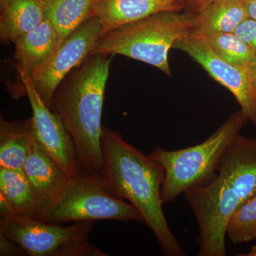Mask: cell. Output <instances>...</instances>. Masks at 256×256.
<instances>
[{
	"mask_svg": "<svg viewBox=\"0 0 256 256\" xmlns=\"http://www.w3.org/2000/svg\"><path fill=\"white\" fill-rule=\"evenodd\" d=\"M256 193V138L238 134L215 174L183 194L198 224V256L226 255L227 226L239 207Z\"/></svg>",
	"mask_w": 256,
	"mask_h": 256,
	"instance_id": "6da1fadb",
	"label": "cell"
},
{
	"mask_svg": "<svg viewBox=\"0 0 256 256\" xmlns=\"http://www.w3.org/2000/svg\"><path fill=\"white\" fill-rule=\"evenodd\" d=\"M101 148L102 163L100 176L106 188L138 210L142 222L156 236L163 254L186 255L172 232L163 212V166L126 142L118 133L107 128L102 129Z\"/></svg>",
	"mask_w": 256,
	"mask_h": 256,
	"instance_id": "7a4b0ae2",
	"label": "cell"
},
{
	"mask_svg": "<svg viewBox=\"0 0 256 256\" xmlns=\"http://www.w3.org/2000/svg\"><path fill=\"white\" fill-rule=\"evenodd\" d=\"M112 56H89L60 82L50 105L72 137L86 174L100 175L102 168L101 118Z\"/></svg>",
	"mask_w": 256,
	"mask_h": 256,
	"instance_id": "3957f363",
	"label": "cell"
},
{
	"mask_svg": "<svg viewBox=\"0 0 256 256\" xmlns=\"http://www.w3.org/2000/svg\"><path fill=\"white\" fill-rule=\"evenodd\" d=\"M194 18L195 14L180 11L156 13L106 32L90 55L124 56L153 66L170 76V50L191 34Z\"/></svg>",
	"mask_w": 256,
	"mask_h": 256,
	"instance_id": "277c9868",
	"label": "cell"
},
{
	"mask_svg": "<svg viewBox=\"0 0 256 256\" xmlns=\"http://www.w3.org/2000/svg\"><path fill=\"white\" fill-rule=\"evenodd\" d=\"M248 121L242 110L235 112L204 142L183 149L156 148L148 156L163 166L164 204L214 176L226 150Z\"/></svg>",
	"mask_w": 256,
	"mask_h": 256,
	"instance_id": "5b68a950",
	"label": "cell"
},
{
	"mask_svg": "<svg viewBox=\"0 0 256 256\" xmlns=\"http://www.w3.org/2000/svg\"><path fill=\"white\" fill-rule=\"evenodd\" d=\"M36 218L56 224L97 220L142 222L131 204L109 191L100 175L84 172L69 178Z\"/></svg>",
	"mask_w": 256,
	"mask_h": 256,
	"instance_id": "8992f818",
	"label": "cell"
},
{
	"mask_svg": "<svg viewBox=\"0 0 256 256\" xmlns=\"http://www.w3.org/2000/svg\"><path fill=\"white\" fill-rule=\"evenodd\" d=\"M94 222L73 225L10 216L0 220V232L20 244L30 256H106L89 238Z\"/></svg>",
	"mask_w": 256,
	"mask_h": 256,
	"instance_id": "52a82bcc",
	"label": "cell"
},
{
	"mask_svg": "<svg viewBox=\"0 0 256 256\" xmlns=\"http://www.w3.org/2000/svg\"><path fill=\"white\" fill-rule=\"evenodd\" d=\"M104 34V26L97 15L88 18L60 42L48 62L30 76L48 107L60 82L90 55Z\"/></svg>",
	"mask_w": 256,
	"mask_h": 256,
	"instance_id": "ba28073f",
	"label": "cell"
},
{
	"mask_svg": "<svg viewBox=\"0 0 256 256\" xmlns=\"http://www.w3.org/2000/svg\"><path fill=\"white\" fill-rule=\"evenodd\" d=\"M174 48L184 52L210 76L232 92L244 116L256 126V84L252 67L230 63L212 50L203 37L190 34Z\"/></svg>",
	"mask_w": 256,
	"mask_h": 256,
	"instance_id": "9c48e42d",
	"label": "cell"
},
{
	"mask_svg": "<svg viewBox=\"0 0 256 256\" xmlns=\"http://www.w3.org/2000/svg\"><path fill=\"white\" fill-rule=\"evenodd\" d=\"M32 110L35 140L60 164L69 178L82 173L73 140L60 116L43 100L28 73L16 66Z\"/></svg>",
	"mask_w": 256,
	"mask_h": 256,
	"instance_id": "30bf717a",
	"label": "cell"
},
{
	"mask_svg": "<svg viewBox=\"0 0 256 256\" xmlns=\"http://www.w3.org/2000/svg\"><path fill=\"white\" fill-rule=\"evenodd\" d=\"M22 170L32 193L43 205L42 210L60 193L70 178L35 139Z\"/></svg>",
	"mask_w": 256,
	"mask_h": 256,
	"instance_id": "8fae6325",
	"label": "cell"
},
{
	"mask_svg": "<svg viewBox=\"0 0 256 256\" xmlns=\"http://www.w3.org/2000/svg\"><path fill=\"white\" fill-rule=\"evenodd\" d=\"M183 6V0H98L96 15L105 34L156 13L180 11Z\"/></svg>",
	"mask_w": 256,
	"mask_h": 256,
	"instance_id": "7c38bea8",
	"label": "cell"
},
{
	"mask_svg": "<svg viewBox=\"0 0 256 256\" xmlns=\"http://www.w3.org/2000/svg\"><path fill=\"white\" fill-rule=\"evenodd\" d=\"M14 44L16 64L33 75L48 62L58 45V32L48 18L32 31L18 37Z\"/></svg>",
	"mask_w": 256,
	"mask_h": 256,
	"instance_id": "4fadbf2b",
	"label": "cell"
},
{
	"mask_svg": "<svg viewBox=\"0 0 256 256\" xmlns=\"http://www.w3.org/2000/svg\"><path fill=\"white\" fill-rule=\"evenodd\" d=\"M42 208L43 205L32 193L22 170L0 168L1 218L10 216L37 218Z\"/></svg>",
	"mask_w": 256,
	"mask_h": 256,
	"instance_id": "5bb4252c",
	"label": "cell"
},
{
	"mask_svg": "<svg viewBox=\"0 0 256 256\" xmlns=\"http://www.w3.org/2000/svg\"><path fill=\"white\" fill-rule=\"evenodd\" d=\"M192 34L232 33L248 18L244 0H217L197 10Z\"/></svg>",
	"mask_w": 256,
	"mask_h": 256,
	"instance_id": "9a60e30c",
	"label": "cell"
},
{
	"mask_svg": "<svg viewBox=\"0 0 256 256\" xmlns=\"http://www.w3.org/2000/svg\"><path fill=\"white\" fill-rule=\"evenodd\" d=\"M2 41L14 42L46 18L44 0H9L1 10Z\"/></svg>",
	"mask_w": 256,
	"mask_h": 256,
	"instance_id": "2e32d148",
	"label": "cell"
},
{
	"mask_svg": "<svg viewBox=\"0 0 256 256\" xmlns=\"http://www.w3.org/2000/svg\"><path fill=\"white\" fill-rule=\"evenodd\" d=\"M34 141L32 118L0 124V168L22 170Z\"/></svg>",
	"mask_w": 256,
	"mask_h": 256,
	"instance_id": "e0dca14e",
	"label": "cell"
},
{
	"mask_svg": "<svg viewBox=\"0 0 256 256\" xmlns=\"http://www.w3.org/2000/svg\"><path fill=\"white\" fill-rule=\"evenodd\" d=\"M98 0H44L46 18L58 32V44L88 18L96 16Z\"/></svg>",
	"mask_w": 256,
	"mask_h": 256,
	"instance_id": "ac0fdd59",
	"label": "cell"
},
{
	"mask_svg": "<svg viewBox=\"0 0 256 256\" xmlns=\"http://www.w3.org/2000/svg\"><path fill=\"white\" fill-rule=\"evenodd\" d=\"M202 37L216 53L230 63L249 67L256 64V52L234 32Z\"/></svg>",
	"mask_w": 256,
	"mask_h": 256,
	"instance_id": "d6986e66",
	"label": "cell"
},
{
	"mask_svg": "<svg viewBox=\"0 0 256 256\" xmlns=\"http://www.w3.org/2000/svg\"><path fill=\"white\" fill-rule=\"evenodd\" d=\"M226 236L234 244L256 239V193L236 210L227 226Z\"/></svg>",
	"mask_w": 256,
	"mask_h": 256,
	"instance_id": "ffe728a7",
	"label": "cell"
},
{
	"mask_svg": "<svg viewBox=\"0 0 256 256\" xmlns=\"http://www.w3.org/2000/svg\"><path fill=\"white\" fill-rule=\"evenodd\" d=\"M242 42L248 45L256 54V21L248 18L234 32Z\"/></svg>",
	"mask_w": 256,
	"mask_h": 256,
	"instance_id": "44dd1931",
	"label": "cell"
},
{
	"mask_svg": "<svg viewBox=\"0 0 256 256\" xmlns=\"http://www.w3.org/2000/svg\"><path fill=\"white\" fill-rule=\"evenodd\" d=\"M0 256H22L28 255L20 244L8 238L4 234L0 232Z\"/></svg>",
	"mask_w": 256,
	"mask_h": 256,
	"instance_id": "7402d4cb",
	"label": "cell"
},
{
	"mask_svg": "<svg viewBox=\"0 0 256 256\" xmlns=\"http://www.w3.org/2000/svg\"><path fill=\"white\" fill-rule=\"evenodd\" d=\"M248 15L256 21V0H244Z\"/></svg>",
	"mask_w": 256,
	"mask_h": 256,
	"instance_id": "603a6c76",
	"label": "cell"
},
{
	"mask_svg": "<svg viewBox=\"0 0 256 256\" xmlns=\"http://www.w3.org/2000/svg\"><path fill=\"white\" fill-rule=\"evenodd\" d=\"M188 3L192 5V8L195 10H198L206 6V5L213 2L217 1V0H188Z\"/></svg>",
	"mask_w": 256,
	"mask_h": 256,
	"instance_id": "cb8c5ba5",
	"label": "cell"
},
{
	"mask_svg": "<svg viewBox=\"0 0 256 256\" xmlns=\"http://www.w3.org/2000/svg\"><path fill=\"white\" fill-rule=\"evenodd\" d=\"M239 256H256V245L252 246V249L246 254H239Z\"/></svg>",
	"mask_w": 256,
	"mask_h": 256,
	"instance_id": "d4e9b609",
	"label": "cell"
},
{
	"mask_svg": "<svg viewBox=\"0 0 256 256\" xmlns=\"http://www.w3.org/2000/svg\"><path fill=\"white\" fill-rule=\"evenodd\" d=\"M8 2H9V0H0V6H1V10L6 6Z\"/></svg>",
	"mask_w": 256,
	"mask_h": 256,
	"instance_id": "484cf974",
	"label": "cell"
},
{
	"mask_svg": "<svg viewBox=\"0 0 256 256\" xmlns=\"http://www.w3.org/2000/svg\"><path fill=\"white\" fill-rule=\"evenodd\" d=\"M252 73H254V78H255V82L256 84V62L252 66Z\"/></svg>",
	"mask_w": 256,
	"mask_h": 256,
	"instance_id": "4316f807",
	"label": "cell"
}]
</instances>
